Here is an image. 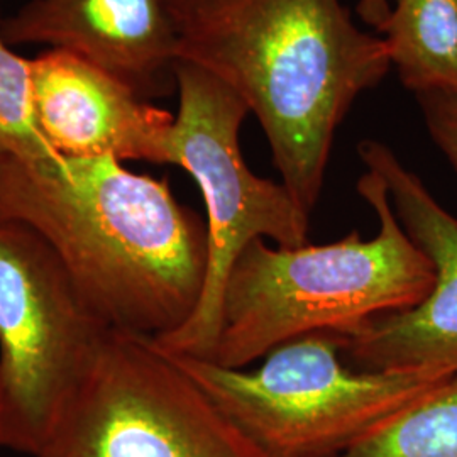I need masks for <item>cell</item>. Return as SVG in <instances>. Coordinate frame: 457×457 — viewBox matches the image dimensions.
<instances>
[{"mask_svg":"<svg viewBox=\"0 0 457 457\" xmlns=\"http://www.w3.org/2000/svg\"><path fill=\"white\" fill-rule=\"evenodd\" d=\"M358 154L385 181L402 228L432 262L436 283L410 311L330 334L361 370L457 373V217L386 145L364 139Z\"/></svg>","mask_w":457,"mask_h":457,"instance_id":"obj_8","label":"cell"},{"mask_svg":"<svg viewBox=\"0 0 457 457\" xmlns=\"http://www.w3.org/2000/svg\"><path fill=\"white\" fill-rule=\"evenodd\" d=\"M356 188L375 211V237L351 230L322 245L249 243L228 271L220 332L207 360L243 370L302 336L339 332L424 302L436 271L402 228L385 181L366 170Z\"/></svg>","mask_w":457,"mask_h":457,"instance_id":"obj_3","label":"cell"},{"mask_svg":"<svg viewBox=\"0 0 457 457\" xmlns=\"http://www.w3.org/2000/svg\"><path fill=\"white\" fill-rule=\"evenodd\" d=\"M31 73L36 120L56 154L170 164L175 115L107 70L65 49H46L31 58Z\"/></svg>","mask_w":457,"mask_h":457,"instance_id":"obj_9","label":"cell"},{"mask_svg":"<svg viewBox=\"0 0 457 457\" xmlns=\"http://www.w3.org/2000/svg\"><path fill=\"white\" fill-rule=\"evenodd\" d=\"M337 457H457V373Z\"/></svg>","mask_w":457,"mask_h":457,"instance_id":"obj_12","label":"cell"},{"mask_svg":"<svg viewBox=\"0 0 457 457\" xmlns=\"http://www.w3.org/2000/svg\"><path fill=\"white\" fill-rule=\"evenodd\" d=\"M425 128L457 175V92L434 90L417 96Z\"/></svg>","mask_w":457,"mask_h":457,"instance_id":"obj_14","label":"cell"},{"mask_svg":"<svg viewBox=\"0 0 457 457\" xmlns=\"http://www.w3.org/2000/svg\"><path fill=\"white\" fill-rule=\"evenodd\" d=\"M0 19V160L58 156L39 131L33 102L31 60L5 41Z\"/></svg>","mask_w":457,"mask_h":457,"instance_id":"obj_13","label":"cell"},{"mask_svg":"<svg viewBox=\"0 0 457 457\" xmlns=\"http://www.w3.org/2000/svg\"><path fill=\"white\" fill-rule=\"evenodd\" d=\"M356 11L364 24L378 29L390 16L392 5L388 0H360Z\"/></svg>","mask_w":457,"mask_h":457,"instance_id":"obj_15","label":"cell"},{"mask_svg":"<svg viewBox=\"0 0 457 457\" xmlns=\"http://www.w3.org/2000/svg\"><path fill=\"white\" fill-rule=\"evenodd\" d=\"M0 219L34 230L112 330L162 339L200 302L207 224L117 158L0 160Z\"/></svg>","mask_w":457,"mask_h":457,"instance_id":"obj_1","label":"cell"},{"mask_svg":"<svg viewBox=\"0 0 457 457\" xmlns=\"http://www.w3.org/2000/svg\"><path fill=\"white\" fill-rule=\"evenodd\" d=\"M400 82L415 96L457 92V0H395L376 29Z\"/></svg>","mask_w":457,"mask_h":457,"instance_id":"obj_11","label":"cell"},{"mask_svg":"<svg viewBox=\"0 0 457 457\" xmlns=\"http://www.w3.org/2000/svg\"><path fill=\"white\" fill-rule=\"evenodd\" d=\"M11 46L65 49L145 100L177 92V39L164 0H28L4 19Z\"/></svg>","mask_w":457,"mask_h":457,"instance_id":"obj_10","label":"cell"},{"mask_svg":"<svg viewBox=\"0 0 457 457\" xmlns=\"http://www.w3.org/2000/svg\"><path fill=\"white\" fill-rule=\"evenodd\" d=\"M179 114L170 136V164L196 181L207 209L209 262L195 312L175 332L153 339L170 353L209 358L222 320V295L245 245L270 239L279 247L309 243L311 215L283 183L254 175L245 164L239 131L249 107L226 83L196 66L175 68Z\"/></svg>","mask_w":457,"mask_h":457,"instance_id":"obj_5","label":"cell"},{"mask_svg":"<svg viewBox=\"0 0 457 457\" xmlns=\"http://www.w3.org/2000/svg\"><path fill=\"white\" fill-rule=\"evenodd\" d=\"M177 58L256 115L281 183L312 215L337 128L392 63L341 0H164Z\"/></svg>","mask_w":457,"mask_h":457,"instance_id":"obj_2","label":"cell"},{"mask_svg":"<svg viewBox=\"0 0 457 457\" xmlns=\"http://www.w3.org/2000/svg\"><path fill=\"white\" fill-rule=\"evenodd\" d=\"M36 457H271L153 339L109 330Z\"/></svg>","mask_w":457,"mask_h":457,"instance_id":"obj_6","label":"cell"},{"mask_svg":"<svg viewBox=\"0 0 457 457\" xmlns=\"http://www.w3.org/2000/svg\"><path fill=\"white\" fill-rule=\"evenodd\" d=\"M109 330L48 245L0 219V449L37 456Z\"/></svg>","mask_w":457,"mask_h":457,"instance_id":"obj_7","label":"cell"},{"mask_svg":"<svg viewBox=\"0 0 457 457\" xmlns=\"http://www.w3.org/2000/svg\"><path fill=\"white\" fill-rule=\"evenodd\" d=\"M163 351L271 457L341 456L454 375L349 370L330 332L278 345L256 370Z\"/></svg>","mask_w":457,"mask_h":457,"instance_id":"obj_4","label":"cell"}]
</instances>
